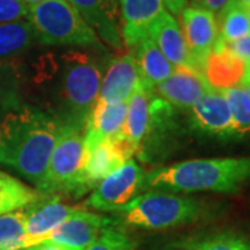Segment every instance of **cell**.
Wrapping results in <instances>:
<instances>
[{
	"label": "cell",
	"mask_w": 250,
	"mask_h": 250,
	"mask_svg": "<svg viewBox=\"0 0 250 250\" xmlns=\"http://www.w3.org/2000/svg\"><path fill=\"white\" fill-rule=\"evenodd\" d=\"M102 64L81 50L45 53L25 67L24 88L62 125L83 129L99 96Z\"/></svg>",
	"instance_id": "cell-1"
},
{
	"label": "cell",
	"mask_w": 250,
	"mask_h": 250,
	"mask_svg": "<svg viewBox=\"0 0 250 250\" xmlns=\"http://www.w3.org/2000/svg\"><path fill=\"white\" fill-rule=\"evenodd\" d=\"M0 118V164L39 190L62 125L42 108L17 103Z\"/></svg>",
	"instance_id": "cell-2"
},
{
	"label": "cell",
	"mask_w": 250,
	"mask_h": 250,
	"mask_svg": "<svg viewBox=\"0 0 250 250\" xmlns=\"http://www.w3.org/2000/svg\"><path fill=\"white\" fill-rule=\"evenodd\" d=\"M250 179V157L196 159L145 175V184L172 192H235Z\"/></svg>",
	"instance_id": "cell-3"
},
{
	"label": "cell",
	"mask_w": 250,
	"mask_h": 250,
	"mask_svg": "<svg viewBox=\"0 0 250 250\" xmlns=\"http://www.w3.org/2000/svg\"><path fill=\"white\" fill-rule=\"evenodd\" d=\"M36 41L47 46H100V39L68 0H42L29 7Z\"/></svg>",
	"instance_id": "cell-4"
},
{
	"label": "cell",
	"mask_w": 250,
	"mask_h": 250,
	"mask_svg": "<svg viewBox=\"0 0 250 250\" xmlns=\"http://www.w3.org/2000/svg\"><path fill=\"white\" fill-rule=\"evenodd\" d=\"M202 205L193 199L166 192H147L135 197L116 213L118 220L126 225L164 229L195 221L202 214Z\"/></svg>",
	"instance_id": "cell-5"
},
{
	"label": "cell",
	"mask_w": 250,
	"mask_h": 250,
	"mask_svg": "<svg viewBox=\"0 0 250 250\" xmlns=\"http://www.w3.org/2000/svg\"><path fill=\"white\" fill-rule=\"evenodd\" d=\"M138 146L123 132L104 139H85V156L74 195L81 196L95 187L102 179L125 164L135 153Z\"/></svg>",
	"instance_id": "cell-6"
},
{
	"label": "cell",
	"mask_w": 250,
	"mask_h": 250,
	"mask_svg": "<svg viewBox=\"0 0 250 250\" xmlns=\"http://www.w3.org/2000/svg\"><path fill=\"white\" fill-rule=\"evenodd\" d=\"M85 156V135L82 129L62 125L47 166L45 181L38 192L74 193Z\"/></svg>",
	"instance_id": "cell-7"
},
{
	"label": "cell",
	"mask_w": 250,
	"mask_h": 250,
	"mask_svg": "<svg viewBox=\"0 0 250 250\" xmlns=\"http://www.w3.org/2000/svg\"><path fill=\"white\" fill-rule=\"evenodd\" d=\"M143 185V168L136 161L128 160L99 182L86 205L100 211H120L138 197Z\"/></svg>",
	"instance_id": "cell-8"
},
{
	"label": "cell",
	"mask_w": 250,
	"mask_h": 250,
	"mask_svg": "<svg viewBox=\"0 0 250 250\" xmlns=\"http://www.w3.org/2000/svg\"><path fill=\"white\" fill-rule=\"evenodd\" d=\"M184 38L195 68L202 72L206 57L214 49L218 39V24L210 10L189 4L181 11Z\"/></svg>",
	"instance_id": "cell-9"
},
{
	"label": "cell",
	"mask_w": 250,
	"mask_h": 250,
	"mask_svg": "<svg viewBox=\"0 0 250 250\" xmlns=\"http://www.w3.org/2000/svg\"><path fill=\"white\" fill-rule=\"evenodd\" d=\"M93 32L108 46L123 49L120 0H68Z\"/></svg>",
	"instance_id": "cell-10"
},
{
	"label": "cell",
	"mask_w": 250,
	"mask_h": 250,
	"mask_svg": "<svg viewBox=\"0 0 250 250\" xmlns=\"http://www.w3.org/2000/svg\"><path fill=\"white\" fill-rule=\"evenodd\" d=\"M113 224V218L85 210H78L53 229L46 241L74 249L85 250L98 239L100 233Z\"/></svg>",
	"instance_id": "cell-11"
},
{
	"label": "cell",
	"mask_w": 250,
	"mask_h": 250,
	"mask_svg": "<svg viewBox=\"0 0 250 250\" xmlns=\"http://www.w3.org/2000/svg\"><path fill=\"white\" fill-rule=\"evenodd\" d=\"M211 89L200 71L190 67H174L170 77L156 85L153 92L172 106L190 108Z\"/></svg>",
	"instance_id": "cell-12"
},
{
	"label": "cell",
	"mask_w": 250,
	"mask_h": 250,
	"mask_svg": "<svg viewBox=\"0 0 250 250\" xmlns=\"http://www.w3.org/2000/svg\"><path fill=\"white\" fill-rule=\"evenodd\" d=\"M192 124L206 134L229 138L235 136L231 108L221 90L211 89L190 107Z\"/></svg>",
	"instance_id": "cell-13"
},
{
	"label": "cell",
	"mask_w": 250,
	"mask_h": 250,
	"mask_svg": "<svg viewBox=\"0 0 250 250\" xmlns=\"http://www.w3.org/2000/svg\"><path fill=\"white\" fill-rule=\"evenodd\" d=\"M139 80L141 75L134 54L116 57L111 60L102 78L98 100L107 104L128 102Z\"/></svg>",
	"instance_id": "cell-14"
},
{
	"label": "cell",
	"mask_w": 250,
	"mask_h": 250,
	"mask_svg": "<svg viewBox=\"0 0 250 250\" xmlns=\"http://www.w3.org/2000/svg\"><path fill=\"white\" fill-rule=\"evenodd\" d=\"M147 35L150 36L160 52L174 67H190L195 68L193 60L188 50L184 34L179 28V24L168 11H163L156 18L147 29ZM196 70V68H195Z\"/></svg>",
	"instance_id": "cell-15"
},
{
	"label": "cell",
	"mask_w": 250,
	"mask_h": 250,
	"mask_svg": "<svg viewBox=\"0 0 250 250\" xmlns=\"http://www.w3.org/2000/svg\"><path fill=\"white\" fill-rule=\"evenodd\" d=\"M78 210V207L62 203L59 197L29 208L22 249L43 243L53 229Z\"/></svg>",
	"instance_id": "cell-16"
},
{
	"label": "cell",
	"mask_w": 250,
	"mask_h": 250,
	"mask_svg": "<svg viewBox=\"0 0 250 250\" xmlns=\"http://www.w3.org/2000/svg\"><path fill=\"white\" fill-rule=\"evenodd\" d=\"M246 71V64L233 56L225 46L217 41L214 49L206 57L202 74L207 83L217 90L241 86Z\"/></svg>",
	"instance_id": "cell-17"
},
{
	"label": "cell",
	"mask_w": 250,
	"mask_h": 250,
	"mask_svg": "<svg viewBox=\"0 0 250 250\" xmlns=\"http://www.w3.org/2000/svg\"><path fill=\"white\" fill-rule=\"evenodd\" d=\"M120 10L123 42L134 47L166 7L163 0H120Z\"/></svg>",
	"instance_id": "cell-18"
},
{
	"label": "cell",
	"mask_w": 250,
	"mask_h": 250,
	"mask_svg": "<svg viewBox=\"0 0 250 250\" xmlns=\"http://www.w3.org/2000/svg\"><path fill=\"white\" fill-rule=\"evenodd\" d=\"M153 89L139 80L132 95L128 99V111L123 134L139 147L145 141L150 126V106Z\"/></svg>",
	"instance_id": "cell-19"
},
{
	"label": "cell",
	"mask_w": 250,
	"mask_h": 250,
	"mask_svg": "<svg viewBox=\"0 0 250 250\" xmlns=\"http://www.w3.org/2000/svg\"><path fill=\"white\" fill-rule=\"evenodd\" d=\"M134 50L132 54L139 68L141 81L149 88L153 89L156 85L167 80L174 71V65L166 59L149 35L143 36L134 46Z\"/></svg>",
	"instance_id": "cell-20"
},
{
	"label": "cell",
	"mask_w": 250,
	"mask_h": 250,
	"mask_svg": "<svg viewBox=\"0 0 250 250\" xmlns=\"http://www.w3.org/2000/svg\"><path fill=\"white\" fill-rule=\"evenodd\" d=\"M128 102L107 104L96 100L85 126V139H104L123 132Z\"/></svg>",
	"instance_id": "cell-21"
},
{
	"label": "cell",
	"mask_w": 250,
	"mask_h": 250,
	"mask_svg": "<svg viewBox=\"0 0 250 250\" xmlns=\"http://www.w3.org/2000/svg\"><path fill=\"white\" fill-rule=\"evenodd\" d=\"M35 41V31L29 20L0 24V60L16 59L24 54L34 46Z\"/></svg>",
	"instance_id": "cell-22"
},
{
	"label": "cell",
	"mask_w": 250,
	"mask_h": 250,
	"mask_svg": "<svg viewBox=\"0 0 250 250\" xmlns=\"http://www.w3.org/2000/svg\"><path fill=\"white\" fill-rule=\"evenodd\" d=\"M25 64L20 59L0 60V107L7 108L21 103Z\"/></svg>",
	"instance_id": "cell-23"
},
{
	"label": "cell",
	"mask_w": 250,
	"mask_h": 250,
	"mask_svg": "<svg viewBox=\"0 0 250 250\" xmlns=\"http://www.w3.org/2000/svg\"><path fill=\"white\" fill-rule=\"evenodd\" d=\"M39 199V192L21 181L0 171V215L34 205Z\"/></svg>",
	"instance_id": "cell-24"
},
{
	"label": "cell",
	"mask_w": 250,
	"mask_h": 250,
	"mask_svg": "<svg viewBox=\"0 0 250 250\" xmlns=\"http://www.w3.org/2000/svg\"><path fill=\"white\" fill-rule=\"evenodd\" d=\"M218 24V41L231 43L250 34V21L246 7L228 1L220 10Z\"/></svg>",
	"instance_id": "cell-25"
},
{
	"label": "cell",
	"mask_w": 250,
	"mask_h": 250,
	"mask_svg": "<svg viewBox=\"0 0 250 250\" xmlns=\"http://www.w3.org/2000/svg\"><path fill=\"white\" fill-rule=\"evenodd\" d=\"M27 220L25 207L0 215V250H22Z\"/></svg>",
	"instance_id": "cell-26"
},
{
	"label": "cell",
	"mask_w": 250,
	"mask_h": 250,
	"mask_svg": "<svg viewBox=\"0 0 250 250\" xmlns=\"http://www.w3.org/2000/svg\"><path fill=\"white\" fill-rule=\"evenodd\" d=\"M221 92L231 108L235 136L250 135V90L245 86H235Z\"/></svg>",
	"instance_id": "cell-27"
},
{
	"label": "cell",
	"mask_w": 250,
	"mask_h": 250,
	"mask_svg": "<svg viewBox=\"0 0 250 250\" xmlns=\"http://www.w3.org/2000/svg\"><path fill=\"white\" fill-rule=\"evenodd\" d=\"M85 250H136L132 241L114 228V224L100 233L96 241Z\"/></svg>",
	"instance_id": "cell-28"
},
{
	"label": "cell",
	"mask_w": 250,
	"mask_h": 250,
	"mask_svg": "<svg viewBox=\"0 0 250 250\" xmlns=\"http://www.w3.org/2000/svg\"><path fill=\"white\" fill-rule=\"evenodd\" d=\"M29 7L24 0H0V24L28 18Z\"/></svg>",
	"instance_id": "cell-29"
},
{
	"label": "cell",
	"mask_w": 250,
	"mask_h": 250,
	"mask_svg": "<svg viewBox=\"0 0 250 250\" xmlns=\"http://www.w3.org/2000/svg\"><path fill=\"white\" fill-rule=\"evenodd\" d=\"M221 43L225 46L227 50H229L233 56L241 59L245 64H250V34L235 41V42H231V43H224V42H221Z\"/></svg>",
	"instance_id": "cell-30"
},
{
	"label": "cell",
	"mask_w": 250,
	"mask_h": 250,
	"mask_svg": "<svg viewBox=\"0 0 250 250\" xmlns=\"http://www.w3.org/2000/svg\"><path fill=\"white\" fill-rule=\"evenodd\" d=\"M193 6H199V7H203V9L210 10V11H220L223 9L224 6L229 1V0H190Z\"/></svg>",
	"instance_id": "cell-31"
},
{
	"label": "cell",
	"mask_w": 250,
	"mask_h": 250,
	"mask_svg": "<svg viewBox=\"0 0 250 250\" xmlns=\"http://www.w3.org/2000/svg\"><path fill=\"white\" fill-rule=\"evenodd\" d=\"M163 4L171 14H181V11L188 6V0H163Z\"/></svg>",
	"instance_id": "cell-32"
},
{
	"label": "cell",
	"mask_w": 250,
	"mask_h": 250,
	"mask_svg": "<svg viewBox=\"0 0 250 250\" xmlns=\"http://www.w3.org/2000/svg\"><path fill=\"white\" fill-rule=\"evenodd\" d=\"M36 250H80V249H74V248H68V246H62V245H57L54 242L46 241L41 245L36 246Z\"/></svg>",
	"instance_id": "cell-33"
},
{
	"label": "cell",
	"mask_w": 250,
	"mask_h": 250,
	"mask_svg": "<svg viewBox=\"0 0 250 250\" xmlns=\"http://www.w3.org/2000/svg\"><path fill=\"white\" fill-rule=\"evenodd\" d=\"M235 4H239V6H243V7H249L250 6V0H229Z\"/></svg>",
	"instance_id": "cell-34"
},
{
	"label": "cell",
	"mask_w": 250,
	"mask_h": 250,
	"mask_svg": "<svg viewBox=\"0 0 250 250\" xmlns=\"http://www.w3.org/2000/svg\"><path fill=\"white\" fill-rule=\"evenodd\" d=\"M25 3L28 4V7H32V6H35V4H38V3H41L42 0H24Z\"/></svg>",
	"instance_id": "cell-35"
},
{
	"label": "cell",
	"mask_w": 250,
	"mask_h": 250,
	"mask_svg": "<svg viewBox=\"0 0 250 250\" xmlns=\"http://www.w3.org/2000/svg\"><path fill=\"white\" fill-rule=\"evenodd\" d=\"M246 11H248V17H249V21H250V6L249 7H246Z\"/></svg>",
	"instance_id": "cell-36"
},
{
	"label": "cell",
	"mask_w": 250,
	"mask_h": 250,
	"mask_svg": "<svg viewBox=\"0 0 250 250\" xmlns=\"http://www.w3.org/2000/svg\"><path fill=\"white\" fill-rule=\"evenodd\" d=\"M22 250H36V246H32V248H27V249H22Z\"/></svg>",
	"instance_id": "cell-37"
}]
</instances>
